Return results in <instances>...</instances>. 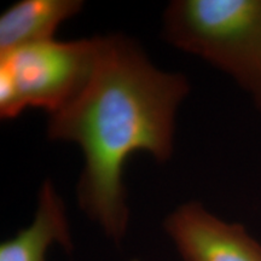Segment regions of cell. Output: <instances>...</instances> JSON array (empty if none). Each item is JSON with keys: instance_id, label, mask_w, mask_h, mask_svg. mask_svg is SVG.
I'll use <instances>...</instances> for the list:
<instances>
[{"instance_id": "cell-3", "label": "cell", "mask_w": 261, "mask_h": 261, "mask_svg": "<svg viewBox=\"0 0 261 261\" xmlns=\"http://www.w3.org/2000/svg\"><path fill=\"white\" fill-rule=\"evenodd\" d=\"M96 39H56L0 54V116L17 117L28 108L52 115L73 99L92 71Z\"/></svg>"}, {"instance_id": "cell-2", "label": "cell", "mask_w": 261, "mask_h": 261, "mask_svg": "<svg viewBox=\"0 0 261 261\" xmlns=\"http://www.w3.org/2000/svg\"><path fill=\"white\" fill-rule=\"evenodd\" d=\"M163 35L232 76L261 109V0H174Z\"/></svg>"}, {"instance_id": "cell-1", "label": "cell", "mask_w": 261, "mask_h": 261, "mask_svg": "<svg viewBox=\"0 0 261 261\" xmlns=\"http://www.w3.org/2000/svg\"><path fill=\"white\" fill-rule=\"evenodd\" d=\"M89 79L50 115L48 138L80 146L85 165L77 202L86 217L120 243L128 228L123 169L136 152L171 159L175 113L189 93L184 75L158 69L138 44L121 34L94 37Z\"/></svg>"}, {"instance_id": "cell-4", "label": "cell", "mask_w": 261, "mask_h": 261, "mask_svg": "<svg viewBox=\"0 0 261 261\" xmlns=\"http://www.w3.org/2000/svg\"><path fill=\"white\" fill-rule=\"evenodd\" d=\"M163 228L182 261H261V244L242 225L221 220L198 202L175 208Z\"/></svg>"}, {"instance_id": "cell-5", "label": "cell", "mask_w": 261, "mask_h": 261, "mask_svg": "<svg viewBox=\"0 0 261 261\" xmlns=\"http://www.w3.org/2000/svg\"><path fill=\"white\" fill-rule=\"evenodd\" d=\"M74 249L67 208L51 180H45L32 223L0 244V261H46L52 246Z\"/></svg>"}, {"instance_id": "cell-6", "label": "cell", "mask_w": 261, "mask_h": 261, "mask_svg": "<svg viewBox=\"0 0 261 261\" xmlns=\"http://www.w3.org/2000/svg\"><path fill=\"white\" fill-rule=\"evenodd\" d=\"M80 0H21L0 16V54L54 40L64 21L83 9Z\"/></svg>"}]
</instances>
